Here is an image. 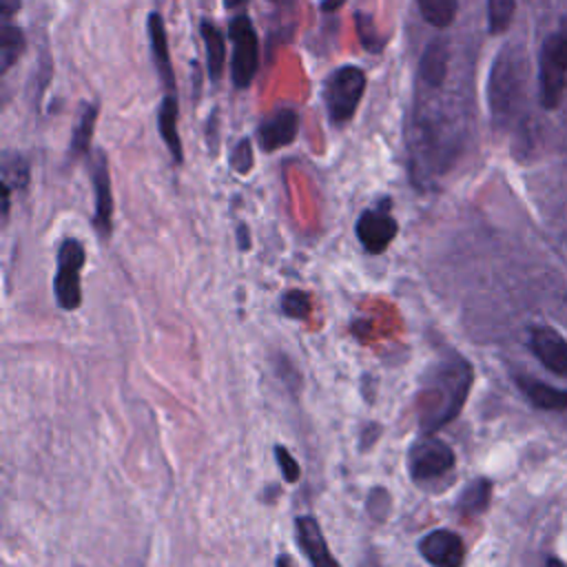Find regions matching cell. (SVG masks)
Listing matches in <instances>:
<instances>
[{"label": "cell", "instance_id": "obj_1", "mask_svg": "<svg viewBox=\"0 0 567 567\" xmlns=\"http://www.w3.org/2000/svg\"><path fill=\"white\" fill-rule=\"evenodd\" d=\"M472 383L474 368L456 352H450L447 359L430 368L416 396L421 434H434L452 423L461 414Z\"/></svg>", "mask_w": 567, "mask_h": 567}, {"label": "cell", "instance_id": "obj_2", "mask_svg": "<svg viewBox=\"0 0 567 567\" xmlns=\"http://www.w3.org/2000/svg\"><path fill=\"white\" fill-rule=\"evenodd\" d=\"M525 66V55L516 47H503L492 62L487 78V104L492 122L498 128H507L520 117L527 84Z\"/></svg>", "mask_w": 567, "mask_h": 567}, {"label": "cell", "instance_id": "obj_3", "mask_svg": "<svg viewBox=\"0 0 567 567\" xmlns=\"http://www.w3.org/2000/svg\"><path fill=\"white\" fill-rule=\"evenodd\" d=\"M567 86V16L558 29L547 35L538 55V97L551 111L560 104Z\"/></svg>", "mask_w": 567, "mask_h": 567}, {"label": "cell", "instance_id": "obj_4", "mask_svg": "<svg viewBox=\"0 0 567 567\" xmlns=\"http://www.w3.org/2000/svg\"><path fill=\"white\" fill-rule=\"evenodd\" d=\"M365 91V73L354 64H343L334 69L323 82V104L328 120L334 126L350 122L359 109Z\"/></svg>", "mask_w": 567, "mask_h": 567}, {"label": "cell", "instance_id": "obj_5", "mask_svg": "<svg viewBox=\"0 0 567 567\" xmlns=\"http://www.w3.org/2000/svg\"><path fill=\"white\" fill-rule=\"evenodd\" d=\"M86 261V252L80 239L66 237L55 257V277H53V295L62 310H78L82 303V286L80 272Z\"/></svg>", "mask_w": 567, "mask_h": 567}, {"label": "cell", "instance_id": "obj_6", "mask_svg": "<svg viewBox=\"0 0 567 567\" xmlns=\"http://www.w3.org/2000/svg\"><path fill=\"white\" fill-rule=\"evenodd\" d=\"M228 33L233 44L230 78L237 89H246L259 69V38L252 20L246 13L230 18Z\"/></svg>", "mask_w": 567, "mask_h": 567}, {"label": "cell", "instance_id": "obj_7", "mask_svg": "<svg viewBox=\"0 0 567 567\" xmlns=\"http://www.w3.org/2000/svg\"><path fill=\"white\" fill-rule=\"evenodd\" d=\"M456 463L452 447L434 434H423L408 452V472L414 483L434 481L447 474Z\"/></svg>", "mask_w": 567, "mask_h": 567}, {"label": "cell", "instance_id": "obj_8", "mask_svg": "<svg viewBox=\"0 0 567 567\" xmlns=\"http://www.w3.org/2000/svg\"><path fill=\"white\" fill-rule=\"evenodd\" d=\"M390 199H381L377 208H365L354 224L357 239L370 255H381L399 233V224L390 215Z\"/></svg>", "mask_w": 567, "mask_h": 567}, {"label": "cell", "instance_id": "obj_9", "mask_svg": "<svg viewBox=\"0 0 567 567\" xmlns=\"http://www.w3.org/2000/svg\"><path fill=\"white\" fill-rule=\"evenodd\" d=\"M91 184L95 193V213H93V228L102 239L111 237L113 228V190H111V175H109V159L104 151H95L91 164Z\"/></svg>", "mask_w": 567, "mask_h": 567}, {"label": "cell", "instance_id": "obj_10", "mask_svg": "<svg viewBox=\"0 0 567 567\" xmlns=\"http://www.w3.org/2000/svg\"><path fill=\"white\" fill-rule=\"evenodd\" d=\"M416 549L432 567H461L465 560L463 538L452 529H432L419 538Z\"/></svg>", "mask_w": 567, "mask_h": 567}, {"label": "cell", "instance_id": "obj_11", "mask_svg": "<svg viewBox=\"0 0 567 567\" xmlns=\"http://www.w3.org/2000/svg\"><path fill=\"white\" fill-rule=\"evenodd\" d=\"M299 133V113L290 106H279L257 126L259 148L266 153L290 146Z\"/></svg>", "mask_w": 567, "mask_h": 567}, {"label": "cell", "instance_id": "obj_12", "mask_svg": "<svg viewBox=\"0 0 567 567\" xmlns=\"http://www.w3.org/2000/svg\"><path fill=\"white\" fill-rule=\"evenodd\" d=\"M295 536L299 549L308 556L312 567H341L339 560L332 556L326 536L321 532V525L315 516L303 514L295 518Z\"/></svg>", "mask_w": 567, "mask_h": 567}, {"label": "cell", "instance_id": "obj_13", "mask_svg": "<svg viewBox=\"0 0 567 567\" xmlns=\"http://www.w3.org/2000/svg\"><path fill=\"white\" fill-rule=\"evenodd\" d=\"M529 350L554 374L567 379V339L551 328H534L529 332Z\"/></svg>", "mask_w": 567, "mask_h": 567}, {"label": "cell", "instance_id": "obj_14", "mask_svg": "<svg viewBox=\"0 0 567 567\" xmlns=\"http://www.w3.org/2000/svg\"><path fill=\"white\" fill-rule=\"evenodd\" d=\"M146 31H148V40H151V51H153V60L159 73V80L164 84V89L168 93L175 91V71H173V62H171V53H168V38H166V27L164 20L157 11L148 13L146 20Z\"/></svg>", "mask_w": 567, "mask_h": 567}, {"label": "cell", "instance_id": "obj_15", "mask_svg": "<svg viewBox=\"0 0 567 567\" xmlns=\"http://www.w3.org/2000/svg\"><path fill=\"white\" fill-rule=\"evenodd\" d=\"M514 381L532 405H536L540 410H551V412L567 410V390L543 383L529 374H516Z\"/></svg>", "mask_w": 567, "mask_h": 567}, {"label": "cell", "instance_id": "obj_16", "mask_svg": "<svg viewBox=\"0 0 567 567\" xmlns=\"http://www.w3.org/2000/svg\"><path fill=\"white\" fill-rule=\"evenodd\" d=\"M177 117H179V106H177V97L173 93H166L159 100V109H157V131L166 144V148L173 155L175 164L184 162V148H182V140H179V131H177Z\"/></svg>", "mask_w": 567, "mask_h": 567}, {"label": "cell", "instance_id": "obj_17", "mask_svg": "<svg viewBox=\"0 0 567 567\" xmlns=\"http://www.w3.org/2000/svg\"><path fill=\"white\" fill-rule=\"evenodd\" d=\"M450 64V42L445 38H434L425 44L421 55V78L427 86L439 89L445 82Z\"/></svg>", "mask_w": 567, "mask_h": 567}, {"label": "cell", "instance_id": "obj_18", "mask_svg": "<svg viewBox=\"0 0 567 567\" xmlns=\"http://www.w3.org/2000/svg\"><path fill=\"white\" fill-rule=\"evenodd\" d=\"M199 33H202V40L206 47L208 78L217 82L224 75V66H226V40L221 35V31L208 20H202Z\"/></svg>", "mask_w": 567, "mask_h": 567}, {"label": "cell", "instance_id": "obj_19", "mask_svg": "<svg viewBox=\"0 0 567 567\" xmlns=\"http://www.w3.org/2000/svg\"><path fill=\"white\" fill-rule=\"evenodd\" d=\"M492 498V481L489 478H474L470 481L456 498V512L465 518H474L483 514Z\"/></svg>", "mask_w": 567, "mask_h": 567}, {"label": "cell", "instance_id": "obj_20", "mask_svg": "<svg viewBox=\"0 0 567 567\" xmlns=\"http://www.w3.org/2000/svg\"><path fill=\"white\" fill-rule=\"evenodd\" d=\"M95 120H97V106L95 104H84L82 115L71 133V155L82 157L91 148V137L95 131Z\"/></svg>", "mask_w": 567, "mask_h": 567}, {"label": "cell", "instance_id": "obj_21", "mask_svg": "<svg viewBox=\"0 0 567 567\" xmlns=\"http://www.w3.org/2000/svg\"><path fill=\"white\" fill-rule=\"evenodd\" d=\"M22 51H24L22 29L11 24L9 20H4V24L0 29V71L7 73L11 69V64L20 58Z\"/></svg>", "mask_w": 567, "mask_h": 567}, {"label": "cell", "instance_id": "obj_22", "mask_svg": "<svg viewBox=\"0 0 567 567\" xmlns=\"http://www.w3.org/2000/svg\"><path fill=\"white\" fill-rule=\"evenodd\" d=\"M423 20L436 29H445L458 13V0H416Z\"/></svg>", "mask_w": 567, "mask_h": 567}, {"label": "cell", "instance_id": "obj_23", "mask_svg": "<svg viewBox=\"0 0 567 567\" xmlns=\"http://www.w3.org/2000/svg\"><path fill=\"white\" fill-rule=\"evenodd\" d=\"M354 29H357V35H359V42L361 47L368 51V53H374V55H381L385 44H388V38L383 33H379L374 20L370 13L365 11H357L354 13Z\"/></svg>", "mask_w": 567, "mask_h": 567}, {"label": "cell", "instance_id": "obj_24", "mask_svg": "<svg viewBox=\"0 0 567 567\" xmlns=\"http://www.w3.org/2000/svg\"><path fill=\"white\" fill-rule=\"evenodd\" d=\"M516 11V0H487V31L498 35L507 31Z\"/></svg>", "mask_w": 567, "mask_h": 567}, {"label": "cell", "instance_id": "obj_25", "mask_svg": "<svg viewBox=\"0 0 567 567\" xmlns=\"http://www.w3.org/2000/svg\"><path fill=\"white\" fill-rule=\"evenodd\" d=\"M2 184L9 188H24L29 184V164L22 155L4 153Z\"/></svg>", "mask_w": 567, "mask_h": 567}, {"label": "cell", "instance_id": "obj_26", "mask_svg": "<svg viewBox=\"0 0 567 567\" xmlns=\"http://www.w3.org/2000/svg\"><path fill=\"white\" fill-rule=\"evenodd\" d=\"M312 310V299L306 290L292 288L281 295V312L290 319H306Z\"/></svg>", "mask_w": 567, "mask_h": 567}, {"label": "cell", "instance_id": "obj_27", "mask_svg": "<svg viewBox=\"0 0 567 567\" xmlns=\"http://www.w3.org/2000/svg\"><path fill=\"white\" fill-rule=\"evenodd\" d=\"M230 168L239 175H248L252 168V140L241 137L230 151Z\"/></svg>", "mask_w": 567, "mask_h": 567}, {"label": "cell", "instance_id": "obj_28", "mask_svg": "<svg viewBox=\"0 0 567 567\" xmlns=\"http://www.w3.org/2000/svg\"><path fill=\"white\" fill-rule=\"evenodd\" d=\"M275 461H277V465H279L281 476H284L286 483L292 485V483H297V481L301 478V467H299L297 458L288 452V447L275 445Z\"/></svg>", "mask_w": 567, "mask_h": 567}, {"label": "cell", "instance_id": "obj_29", "mask_svg": "<svg viewBox=\"0 0 567 567\" xmlns=\"http://www.w3.org/2000/svg\"><path fill=\"white\" fill-rule=\"evenodd\" d=\"M379 507H381L385 514L390 512V494H388L381 485H377V487L368 494V514H370L372 518H377V514H379L377 509H379Z\"/></svg>", "mask_w": 567, "mask_h": 567}, {"label": "cell", "instance_id": "obj_30", "mask_svg": "<svg viewBox=\"0 0 567 567\" xmlns=\"http://www.w3.org/2000/svg\"><path fill=\"white\" fill-rule=\"evenodd\" d=\"M381 432H383V427L379 425V423H368L363 430H361V439H359V450L361 452H365V450H370L377 441H379V436H381Z\"/></svg>", "mask_w": 567, "mask_h": 567}, {"label": "cell", "instance_id": "obj_31", "mask_svg": "<svg viewBox=\"0 0 567 567\" xmlns=\"http://www.w3.org/2000/svg\"><path fill=\"white\" fill-rule=\"evenodd\" d=\"M217 111H213L210 113V117H208V126H206V140H208V148H210V153L215 155L217 153V148H219V140H217V128H219V122H217Z\"/></svg>", "mask_w": 567, "mask_h": 567}, {"label": "cell", "instance_id": "obj_32", "mask_svg": "<svg viewBox=\"0 0 567 567\" xmlns=\"http://www.w3.org/2000/svg\"><path fill=\"white\" fill-rule=\"evenodd\" d=\"M237 244H239V250H248L250 248V233H248L246 224L237 226Z\"/></svg>", "mask_w": 567, "mask_h": 567}, {"label": "cell", "instance_id": "obj_33", "mask_svg": "<svg viewBox=\"0 0 567 567\" xmlns=\"http://www.w3.org/2000/svg\"><path fill=\"white\" fill-rule=\"evenodd\" d=\"M18 7H20V2H16V0H2V18L9 20L11 13H13Z\"/></svg>", "mask_w": 567, "mask_h": 567}, {"label": "cell", "instance_id": "obj_34", "mask_svg": "<svg viewBox=\"0 0 567 567\" xmlns=\"http://www.w3.org/2000/svg\"><path fill=\"white\" fill-rule=\"evenodd\" d=\"M343 2H346V0H321V11H323V13H332V11H337Z\"/></svg>", "mask_w": 567, "mask_h": 567}, {"label": "cell", "instance_id": "obj_35", "mask_svg": "<svg viewBox=\"0 0 567 567\" xmlns=\"http://www.w3.org/2000/svg\"><path fill=\"white\" fill-rule=\"evenodd\" d=\"M275 567H292V563H290V556H288V554H279V556H277V563H275Z\"/></svg>", "mask_w": 567, "mask_h": 567}, {"label": "cell", "instance_id": "obj_36", "mask_svg": "<svg viewBox=\"0 0 567 567\" xmlns=\"http://www.w3.org/2000/svg\"><path fill=\"white\" fill-rule=\"evenodd\" d=\"M545 567H567V565H565L560 558H547V560H545Z\"/></svg>", "mask_w": 567, "mask_h": 567}, {"label": "cell", "instance_id": "obj_37", "mask_svg": "<svg viewBox=\"0 0 567 567\" xmlns=\"http://www.w3.org/2000/svg\"><path fill=\"white\" fill-rule=\"evenodd\" d=\"M248 0H224V4L228 7V9H235V7H241V4H246Z\"/></svg>", "mask_w": 567, "mask_h": 567}]
</instances>
